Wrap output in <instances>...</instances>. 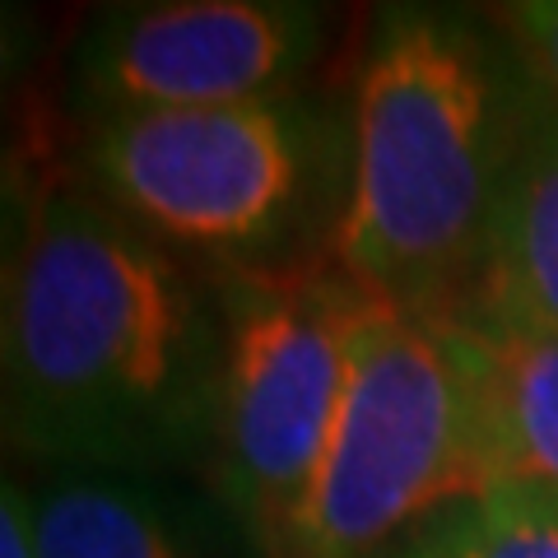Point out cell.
I'll return each instance as SVG.
<instances>
[{"instance_id": "1", "label": "cell", "mask_w": 558, "mask_h": 558, "mask_svg": "<svg viewBox=\"0 0 558 558\" xmlns=\"http://www.w3.org/2000/svg\"><path fill=\"white\" fill-rule=\"evenodd\" d=\"M223 307L163 242L75 186L24 209L5 266V433L75 470L215 451Z\"/></svg>"}, {"instance_id": "2", "label": "cell", "mask_w": 558, "mask_h": 558, "mask_svg": "<svg viewBox=\"0 0 558 558\" xmlns=\"http://www.w3.org/2000/svg\"><path fill=\"white\" fill-rule=\"evenodd\" d=\"M531 98L465 20L391 10L359 65L336 266L381 303L451 322L480 270Z\"/></svg>"}, {"instance_id": "3", "label": "cell", "mask_w": 558, "mask_h": 558, "mask_svg": "<svg viewBox=\"0 0 558 558\" xmlns=\"http://www.w3.org/2000/svg\"><path fill=\"white\" fill-rule=\"evenodd\" d=\"M377 293L340 266L284 260L219 284V488L266 558H293Z\"/></svg>"}, {"instance_id": "4", "label": "cell", "mask_w": 558, "mask_h": 558, "mask_svg": "<svg viewBox=\"0 0 558 558\" xmlns=\"http://www.w3.org/2000/svg\"><path fill=\"white\" fill-rule=\"evenodd\" d=\"M322 117L299 98L89 117L84 172L154 242L233 270L284 266L322 172Z\"/></svg>"}, {"instance_id": "5", "label": "cell", "mask_w": 558, "mask_h": 558, "mask_svg": "<svg viewBox=\"0 0 558 558\" xmlns=\"http://www.w3.org/2000/svg\"><path fill=\"white\" fill-rule=\"evenodd\" d=\"M475 494L457 326L373 303L293 558H373Z\"/></svg>"}, {"instance_id": "6", "label": "cell", "mask_w": 558, "mask_h": 558, "mask_svg": "<svg viewBox=\"0 0 558 558\" xmlns=\"http://www.w3.org/2000/svg\"><path fill=\"white\" fill-rule=\"evenodd\" d=\"M322 51V10L293 0H154L84 28L75 89L94 108H223L289 98Z\"/></svg>"}, {"instance_id": "7", "label": "cell", "mask_w": 558, "mask_h": 558, "mask_svg": "<svg viewBox=\"0 0 558 558\" xmlns=\"http://www.w3.org/2000/svg\"><path fill=\"white\" fill-rule=\"evenodd\" d=\"M457 326L470 381V465L480 488L558 502V330Z\"/></svg>"}, {"instance_id": "8", "label": "cell", "mask_w": 558, "mask_h": 558, "mask_svg": "<svg viewBox=\"0 0 558 558\" xmlns=\"http://www.w3.org/2000/svg\"><path fill=\"white\" fill-rule=\"evenodd\" d=\"M451 322L475 330H558V112L531 98L480 270Z\"/></svg>"}, {"instance_id": "9", "label": "cell", "mask_w": 558, "mask_h": 558, "mask_svg": "<svg viewBox=\"0 0 558 558\" xmlns=\"http://www.w3.org/2000/svg\"><path fill=\"white\" fill-rule=\"evenodd\" d=\"M38 558H182L163 508L131 480L70 470L33 494Z\"/></svg>"}, {"instance_id": "10", "label": "cell", "mask_w": 558, "mask_h": 558, "mask_svg": "<svg viewBox=\"0 0 558 558\" xmlns=\"http://www.w3.org/2000/svg\"><path fill=\"white\" fill-rule=\"evenodd\" d=\"M387 558H558V502L526 488H480L418 521Z\"/></svg>"}, {"instance_id": "11", "label": "cell", "mask_w": 558, "mask_h": 558, "mask_svg": "<svg viewBox=\"0 0 558 558\" xmlns=\"http://www.w3.org/2000/svg\"><path fill=\"white\" fill-rule=\"evenodd\" d=\"M498 28L508 33L531 89L558 112V0H517L498 10Z\"/></svg>"}, {"instance_id": "12", "label": "cell", "mask_w": 558, "mask_h": 558, "mask_svg": "<svg viewBox=\"0 0 558 558\" xmlns=\"http://www.w3.org/2000/svg\"><path fill=\"white\" fill-rule=\"evenodd\" d=\"M0 558H38L33 549V494L5 480L0 494Z\"/></svg>"}]
</instances>
